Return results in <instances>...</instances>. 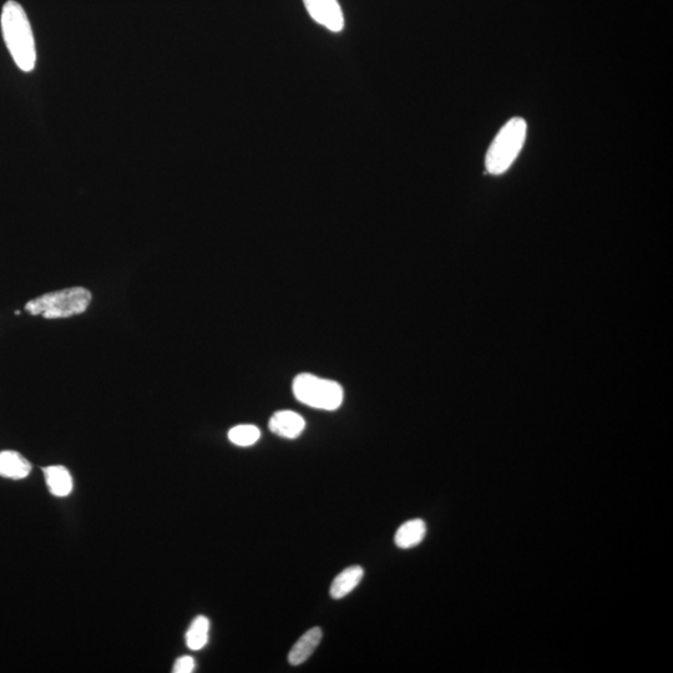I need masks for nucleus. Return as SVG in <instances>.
Here are the masks:
<instances>
[{
	"instance_id": "f8f14e48",
	"label": "nucleus",
	"mask_w": 673,
	"mask_h": 673,
	"mask_svg": "<svg viewBox=\"0 0 673 673\" xmlns=\"http://www.w3.org/2000/svg\"><path fill=\"white\" fill-rule=\"evenodd\" d=\"M210 621L205 616L196 617L186 632V645L189 649L199 651L209 642Z\"/></svg>"
},
{
	"instance_id": "f257e3e1",
	"label": "nucleus",
	"mask_w": 673,
	"mask_h": 673,
	"mask_svg": "<svg viewBox=\"0 0 673 673\" xmlns=\"http://www.w3.org/2000/svg\"><path fill=\"white\" fill-rule=\"evenodd\" d=\"M2 32L5 44L17 67L24 73L33 72L37 64V49L28 15L22 5L14 0L4 4Z\"/></svg>"
},
{
	"instance_id": "f03ea898",
	"label": "nucleus",
	"mask_w": 673,
	"mask_h": 673,
	"mask_svg": "<svg viewBox=\"0 0 673 673\" xmlns=\"http://www.w3.org/2000/svg\"><path fill=\"white\" fill-rule=\"evenodd\" d=\"M91 298L93 296L86 288L72 287L34 298L25 305V311L32 316H43L47 320L69 318L82 315L88 310Z\"/></svg>"
},
{
	"instance_id": "20e7f679",
	"label": "nucleus",
	"mask_w": 673,
	"mask_h": 673,
	"mask_svg": "<svg viewBox=\"0 0 673 673\" xmlns=\"http://www.w3.org/2000/svg\"><path fill=\"white\" fill-rule=\"evenodd\" d=\"M293 394L298 402L323 411H336L343 402V389L337 382L308 373L295 378Z\"/></svg>"
},
{
	"instance_id": "1a4fd4ad",
	"label": "nucleus",
	"mask_w": 673,
	"mask_h": 673,
	"mask_svg": "<svg viewBox=\"0 0 673 673\" xmlns=\"http://www.w3.org/2000/svg\"><path fill=\"white\" fill-rule=\"evenodd\" d=\"M43 472L45 475V482H47L50 493H52L54 497L65 498L72 493L73 478L67 468L54 465V467L44 468Z\"/></svg>"
},
{
	"instance_id": "9b49d317",
	"label": "nucleus",
	"mask_w": 673,
	"mask_h": 673,
	"mask_svg": "<svg viewBox=\"0 0 673 673\" xmlns=\"http://www.w3.org/2000/svg\"><path fill=\"white\" fill-rule=\"evenodd\" d=\"M364 576V571L361 566H351L343 570L341 574L337 576L331 585V596L333 599L339 600L342 597L351 594V592L357 588L359 583H361Z\"/></svg>"
},
{
	"instance_id": "423d86ee",
	"label": "nucleus",
	"mask_w": 673,
	"mask_h": 673,
	"mask_svg": "<svg viewBox=\"0 0 673 673\" xmlns=\"http://www.w3.org/2000/svg\"><path fill=\"white\" fill-rule=\"evenodd\" d=\"M306 428L305 419L300 414L291 411H281L273 414L270 421L272 433L282 438L295 439L300 437Z\"/></svg>"
},
{
	"instance_id": "0eeeda50",
	"label": "nucleus",
	"mask_w": 673,
	"mask_h": 673,
	"mask_svg": "<svg viewBox=\"0 0 673 673\" xmlns=\"http://www.w3.org/2000/svg\"><path fill=\"white\" fill-rule=\"evenodd\" d=\"M322 630L320 627H312L308 630L300 640L293 645L290 654H288V661L292 666H300L306 662L317 650L318 645L321 644Z\"/></svg>"
},
{
	"instance_id": "6e6552de",
	"label": "nucleus",
	"mask_w": 673,
	"mask_h": 673,
	"mask_svg": "<svg viewBox=\"0 0 673 673\" xmlns=\"http://www.w3.org/2000/svg\"><path fill=\"white\" fill-rule=\"evenodd\" d=\"M32 472V465L17 452L5 450L0 453V477L24 479Z\"/></svg>"
},
{
	"instance_id": "39448f33",
	"label": "nucleus",
	"mask_w": 673,
	"mask_h": 673,
	"mask_svg": "<svg viewBox=\"0 0 673 673\" xmlns=\"http://www.w3.org/2000/svg\"><path fill=\"white\" fill-rule=\"evenodd\" d=\"M307 12L318 24L339 33L344 27V17L338 0H303Z\"/></svg>"
},
{
	"instance_id": "9d476101",
	"label": "nucleus",
	"mask_w": 673,
	"mask_h": 673,
	"mask_svg": "<svg viewBox=\"0 0 673 673\" xmlns=\"http://www.w3.org/2000/svg\"><path fill=\"white\" fill-rule=\"evenodd\" d=\"M425 534H427V525L421 519H414L404 523L398 529L394 541L401 549H411L422 543Z\"/></svg>"
},
{
	"instance_id": "ddd939ff",
	"label": "nucleus",
	"mask_w": 673,
	"mask_h": 673,
	"mask_svg": "<svg viewBox=\"0 0 673 673\" xmlns=\"http://www.w3.org/2000/svg\"><path fill=\"white\" fill-rule=\"evenodd\" d=\"M260 437V429L251 424L237 425L229 432L230 442L239 445V447H251L258 442Z\"/></svg>"
},
{
	"instance_id": "7ed1b4c3",
	"label": "nucleus",
	"mask_w": 673,
	"mask_h": 673,
	"mask_svg": "<svg viewBox=\"0 0 673 673\" xmlns=\"http://www.w3.org/2000/svg\"><path fill=\"white\" fill-rule=\"evenodd\" d=\"M528 125L521 118L506 123L490 145L485 158V168L489 174L502 175L513 165L525 144Z\"/></svg>"
},
{
	"instance_id": "4468645a",
	"label": "nucleus",
	"mask_w": 673,
	"mask_h": 673,
	"mask_svg": "<svg viewBox=\"0 0 673 673\" xmlns=\"http://www.w3.org/2000/svg\"><path fill=\"white\" fill-rule=\"evenodd\" d=\"M195 660L191 656H182L174 665L175 673H191L195 671Z\"/></svg>"
}]
</instances>
